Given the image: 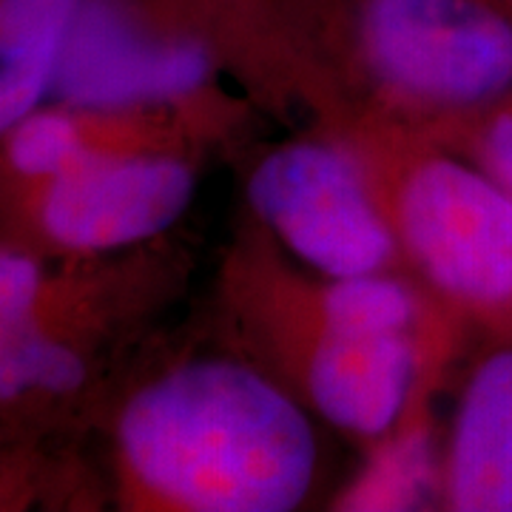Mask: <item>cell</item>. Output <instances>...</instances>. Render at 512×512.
<instances>
[{"label": "cell", "instance_id": "obj_1", "mask_svg": "<svg viewBox=\"0 0 512 512\" xmlns=\"http://www.w3.org/2000/svg\"><path fill=\"white\" fill-rule=\"evenodd\" d=\"M117 439L131 478L188 512L293 510L316 467L302 410L234 362L183 365L143 387Z\"/></svg>", "mask_w": 512, "mask_h": 512}, {"label": "cell", "instance_id": "obj_2", "mask_svg": "<svg viewBox=\"0 0 512 512\" xmlns=\"http://www.w3.org/2000/svg\"><path fill=\"white\" fill-rule=\"evenodd\" d=\"M356 35L407 97L487 106L512 94V0H359Z\"/></svg>", "mask_w": 512, "mask_h": 512}, {"label": "cell", "instance_id": "obj_3", "mask_svg": "<svg viewBox=\"0 0 512 512\" xmlns=\"http://www.w3.org/2000/svg\"><path fill=\"white\" fill-rule=\"evenodd\" d=\"M399 231L441 291L512 316V194L487 168L427 160L402 185Z\"/></svg>", "mask_w": 512, "mask_h": 512}, {"label": "cell", "instance_id": "obj_4", "mask_svg": "<svg viewBox=\"0 0 512 512\" xmlns=\"http://www.w3.org/2000/svg\"><path fill=\"white\" fill-rule=\"evenodd\" d=\"M251 205L293 254L330 279L382 271L396 239L342 151L296 143L256 165Z\"/></svg>", "mask_w": 512, "mask_h": 512}, {"label": "cell", "instance_id": "obj_5", "mask_svg": "<svg viewBox=\"0 0 512 512\" xmlns=\"http://www.w3.org/2000/svg\"><path fill=\"white\" fill-rule=\"evenodd\" d=\"M197 37L151 32L128 0H83L55 89L77 109H126L194 94L211 74Z\"/></svg>", "mask_w": 512, "mask_h": 512}, {"label": "cell", "instance_id": "obj_6", "mask_svg": "<svg viewBox=\"0 0 512 512\" xmlns=\"http://www.w3.org/2000/svg\"><path fill=\"white\" fill-rule=\"evenodd\" d=\"M194 171L174 157H94L49 180L43 231L63 248L111 251L154 237L188 208Z\"/></svg>", "mask_w": 512, "mask_h": 512}, {"label": "cell", "instance_id": "obj_7", "mask_svg": "<svg viewBox=\"0 0 512 512\" xmlns=\"http://www.w3.org/2000/svg\"><path fill=\"white\" fill-rule=\"evenodd\" d=\"M416 370L407 333L328 330L311 353L308 390L316 410L336 427L379 436L399 419Z\"/></svg>", "mask_w": 512, "mask_h": 512}, {"label": "cell", "instance_id": "obj_8", "mask_svg": "<svg viewBox=\"0 0 512 512\" xmlns=\"http://www.w3.org/2000/svg\"><path fill=\"white\" fill-rule=\"evenodd\" d=\"M447 495L456 510L512 512V345L487 356L461 396Z\"/></svg>", "mask_w": 512, "mask_h": 512}, {"label": "cell", "instance_id": "obj_9", "mask_svg": "<svg viewBox=\"0 0 512 512\" xmlns=\"http://www.w3.org/2000/svg\"><path fill=\"white\" fill-rule=\"evenodd\" d=\"M83 0H0V126L12 128L55 86Z\"/></svg>", "mask_w": 512, "mask_h": 512}, {"label": "cell", "instance_id": "obj_10", "mask_svg": "<svg viewBox=\"0 0 512 512\" xmlns=\"http://www.w3.org/2000/svg\"><path fill=\"white\" fill-rule=\"evenodd\" d=\"M325 328L345 333H407L416 319V296L402 282L373 274L333 279L322 296Z\"/></svg>", "mask_w": 512, "mask_h": 512}, {"label": "cell", "instance_id": "obj_11", "mask_svg": "<svg viewBox=\"0 0 512 512\" xmlns=\"http://www.w3.org/2000/svg\"><path fill=\"white\" fill-rule=\"evenodd\" d=\"M9 137V160L23 177L55 180L86 157L77 120L63 111H29Z\"/></svg>", "mask_w": 512, "mask_h": 512}, {"label": "cell", "instance_id": "obj_12", "mask_svg": "<svg viewBox=\"0 0 512 512\" xmlns=\"http://www.w3.org/2000/svg\"><path fill=\"white\" fill-rule=\"evenodd\" d=\"M3 339H6L0 356L3 399H15L32 387L49 393H66L83 382V362L66 345L20 330H12V336L3 333Z\"/></svg>", "mask_w": 512, "mask_h": 512}, {"label": "cell", "instance_id": "obj_13", "mask_svg": "<svg viewBox=\"0 0 512 512\" xmlns=\"http://www.w3.org/2000/svg\"><path fill=\"white\" fill-rule=\"evenodd\" d=\"M424 484V447L419 441H407L396 447V456H387L362 487L350 495V507L356 510H396L407 507L419 495Z\"/></svg>", "mask_w": 512, "mask_h": 512}, {"label": "cell", "instance_id": "obj_14", "mask_svg": "<svg viewBox=\"0 0 512 512\" xmlns=\"http://www.w3.org/2000/svg\"><path fill=\"white\" fill-rule=\"evenodd\" d=\"M37 291H40V271L35 259L18 254V251H3L0 256V319L3 333L20 330L29 311L35 308Z\"/></svg>", "mask_w": 512, "mask_h": 512}, {"label": "cell", "instance_id": "obj_15", "mask_svg": "<svg viewBox=\"0 0 512 512\" xmlns=\"http://www.w3.org/2000/svg\"><path fill=\"white\" fill-rule=\"evenodd\" d=\"M484 168L512 194V97L495 111L481 131Z\"/></svg>", "mask_w": 512, "mask_h": 512}]
</instances>
